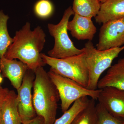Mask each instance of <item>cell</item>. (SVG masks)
Returning <instances> with one entry per match:
<instances>
[{
  "label": "cell",
  "instance_id": "30bf717a",
  "mask_svg": "<svg viewBox=\"0 0 124 124\" xmlns=\"http://www.w3.org/2000/svg\"><path fill=\"white\" fill-rule=\"evenodd\" d=\"M26 64L16 59L10 60L3 57L0 58V72L2 77L8 78L14 88L17 90L22 83L27 71Z\"/></svg>",
  "mask_w": 124,
  "mask_h": 124
},
{
  "label": "cell",
  "instance_id": "ffe728a7",
  "mask_svg": "<svg viewBox=\"0 0 124 124\" xmlns=\"http://www.w3.org/2000/svg\"><path fill=\"white\" fill-rule=\"evenodd\" d=\"M34 10L36 15L39 17L46 18L53 14L54 6L49 0H39L34 6Z\"/></svg>",
  "mask_w": 124,
  "mask_h": 124
},
{
  "label": "cell",
  "instance_id": "ac0fdd59",
  "mask_svg": "<svg viewBox=\"0 0 124 124\" xmlns=\"http://www.w3.org/2000/svg\"><path fill=\"white\" fill-rule=\"evenodd\" d=\"M97 121L95 100L91 98L88 106L78 114L71 124H96Z\"/></svg>",
  "mask_w": 124,
  "mask_h": 124
},
{
  "label": "cell",
  "instance_id": "4fadbf2b",
  "mask_svg": "<svg viewBox=\"0 0 124 124\" xmlns=\"http://www.w3.org/2000/svg\"><path fill=\"white\" fill-rule=\"evenodd\" d=\"M17 94L10 90L5 98L1 111L0 124H22L18 107Z\"/></svg>",
  "mask_w": 124,
  "mask_h": 124
},
{
  "label": "cell",
  "instance_id": "5bb4252c",
  "mask_svg": "<svg viewBox=\"0 0 124 124\" xmlns=\"http://www.w3.org/2000/svg\"><path fill=\"white\" fill-rule=\"evenodd\" d=\"M112 86L124 90V58L108 68L106 75L99 80L98 89Z\"/></svg>",
  "mask_w": 124,
  "mask_h": 124
},
{
  "label": "cell",
  "instance_id": "5b68a950",
  "mask_svg": "<svg viewBox=\"0 0 124 124\" xmlns=\"http://www.w3.org/2000/svg\"><path fill=\"white\" fill-rule=\"evenodd\" d=\"M75 14L70 6L64 11L62 17L57 24L48 23L49 33L54 39L53 48L48 52V56L57 59L64 58L79 55L84 52L74 45L68 34L67 25L71 16Z\"/></svg>",
  "mask_w": 124,
  "mask_h": 124
},
{
  "label": "cell",
  "instance_id": "9a60e30c",
  "mask_svg": "<svg viewBox=\"0 0 124 124\" xmlns=\"http://www.w3.org/2000/svg\"><path fill=\"white\" fill-rule=\"evenodd\" d=\"M101 5L99 0H73L72 8L75 14L92 19L98 13Z\"/></svg>",
  "mask_w": 124,
  "mask_h": 124
},
{
  "label": "cell",
  "instance_id": "277c9868",
  "mask_svg": "<svg viewBox=\"0 0 124 124\" xmlns=\"http://www.w3.org/2000/svg\"><path fill=\"white\" fill-rule=\"evenodd\" d=\"M41 55L45 64L50 67V70L73 80L87 88L89 81V71L84 51L79 55L62 59L51 58L42 53Z\"/></svg>",
  "mask_w": 124,
  "mask_h": 124
},
{
  "label": "cell",
  "instance_id": "6da1fadb",
  "mask_svg": "<svg viewBox=\"0 0 124 124\" xmlns=\"http://www.w3.org/2000/svg\"><path fill=\"white\" fill-rule=\"evenodd\" d=\"M46 37L40 27L38 26L32 31L31 23L27 22L22 29L16 32L13 42L4 57L10 60L19 59L34 71L37 68L46 64L41 55Z\"/></svg>",
  "mask_w": 124,
  "mask_h": 124
},
{
  "label": "cell",
  "instance_id": "e0dca14e",
  "mask_svg": "<svg viewBox=\"0 0 124 124\" xmlns=\"http://www.w3.org/2000/svg\"><path fill=\"white\" fill-rule=\"evenodd\" d=\"M9 19L3 10H0V58L4 56L9 46L13 42V38L10 37L7 29Z\"/></svg>",
  "mask_w": 124,
  "mask_h": 124
},
{
  "label": "cell",
  "instance_id": "ba28073f",
  "mask_svg": "<svg viewBox=\"0 0 124 124\" xmlns=\"http://www.w3.org/2000/svg\"><path fill=\"white\" fill-rule=\"evenodd\" d=\"M35 79L34 71L28 69L24 76L22 85L17 90L18 110L23 124L37 116L33 107L31 93Z\"/></svg>",
  "mask_w": 124,
  "mask_h": 124
},
{
  "label": "cell",
  "instance_id": "7c38bea8",
  "mask_svg": "<svg viewBox=\"0 0 124 124\" xmlns=\"http://www.w3.org/2000/svg\"><path fill=\"white\" fill-rule=\"evenodd\" d=\"M124 17V0H107L101 4L98 13L95 17L99 24Z\"/></svg>",
  "mask_w": 124,
  "mask_h": 124
},
{
  "label": "cell",
  "instance_id": "7402d4cb",
  "mask_svg": "<svg viewBox=\"0 0 124 124\" xmlns=\"http://www.w3.org/2000/svg\"><path fill=\"white\" fill-rule=\"evenodd\" d=\"M22 124H44V119L42 116L37 115L33 119Z\"/></svg>",
  "mask_w": 124,
  "mask_h": 124
},
{
  "label": "cell",
  "instance_id": "603a6c76",
  "mask_svg": "<svg viewBox=\"0 0 124 124\" xmlns=\"http://www.w3.org/2000/svg\"><path fill=\"white\" fill-rule=\"evenodd\" d=\"M2 81H3V78L0 74V85L2 83Z\"/></svg>",
  "mask_w": 124,
  "mask_h": 124
},
{
  "label": "cell",
  "instance_id": "d6986e66",
  "mask_svg": "<svg viewBox=\"0 0 124 124\" xmlns=\"http://www.w3.org/2000/svg\"><path fill=\"white\" fill-rule=\"evenodd\" d=\"M96 124H124V121L114 117L99 103L96 105Z\"/></svg>",
  "mask_w": 124,
  "mask_h": 124
},
{
  "label": "cell",
  "instance_id": "52a82bcc",
  "mask_svg": "<svg viewBox=\"0 0 124 124\" xmlns=\"http://www.w3.org/2000/svg\"><path fill=\"white\" fill-rule=\"evenodd\" d=\"M99 35L96 49L105 50L124 45V17L102 24Z\"/></svg>",
  "mask_w": 124,
  "mask_h": 124
},
{
  "label": "cell",
  "instance_id": "2e32d148",
  "mask_svg": "<svg viewBox=\"0 0 124 124\" xmlns=\"http://www.w3.org/2000/svg\"><path fill=\"white\" fill-rule=\"evenodd\" d=\"M89 101L88 97H83L76 100L61 117L55 120L54 124H71L78 114L88 106Z\"/></svg>",
  "mask_w": 124,
  "mask_h": 124
},
{
  "label": "cell",
  "instance_id": "8fae6325",
  "mask_svg": "<svg viewBox=\"0 0 124 124\" xmlns=\"http://www.w3.org/2000/svg\"><path fill=\"white\" fill-rule=\"evenodd\" d=\"M68 30L73 37L78 40L92 41L97 32V28L91 18L75 14L73 19L68 23Z\"/></svg>",
  "mask_w": 124,
  "mask_h": 124
},
{
  "label": "cell",
  "instance_id": "cb8c5ba5",
  "mask_svg": "<svg viewBox=\"0 0 124 124\" xmlns=\"http://www.w3.org/2000/svg\"><path fill=\"white\" fill-rule=\"evenodd\" d=\"M107 0H99V1L100 3L101 4H102V3H104V2H105V1H106Z\"/></svg>",
  "mask_w": 124,
  "mask_h": 124
},
{
  "label": "cell",
  "instance_id": "8992f818",
  "mask_svg": "<svg viewBox=\"0 0 124 124\" xmlns=\"http://www.w3.org/2000/svg\"><path fill=\"white\" fill-rule=\"evenodd\" d=\"M48 73L58 92L61 101V108L63 113L67 110L74 102L80 98L89 97L94 100H98L101 89H89L75 81L57 74L50 70Z\"/></svg>",
  "mask_w": 124,
  "mask_h": 124
},
{
  "label": "cell",
  "instance_id": "44dd1931",
  "mask_svg": "<svg viewBox=\"0 0 124 124\" xmlns=\"http://www.w3.org/2000/svg\"><path fill=\"white\" fill-rule=\"evenodd\" d=\"M10 90L7 88H4L0 85V119L1 111L3 102L7 97Z\"/></svg>",
  "mask_w": 124,
  "mask_h": 124
},
{
  "label": "cell",
  "instance_id": "3957f363",
  "mask_svg": "<svg viewBox=\"0 0 124 124\" xmlns=\"http://www.w3.org/2000/svg\"><path fill=\"white\" fill-rule=\"evenodd\" d=\"M85 54L89 71V81L87 88L97 89L99 78L102 73L111 66L113 60L124 50V45L105 50H99L89 41L83 48Z\"/></svg>",
  "mask_w": 124,
  "mask_h": 124
},
{
  "label": "cell",
  "instance_id": "9c48e42d",
  "mask_svg": "<svg viewBox=\"0 0 124 124\" xmlns=\"http://www.w3.org/2000/svg\"><path fill=\"white\" fill-rule=\"evenodd\" d=\"M99 103L112 116L124 121V90L112 86L101 89Z\"/></svg>",
  "mask_w": 124,
  "mask_h": 124
},
{
  "label": "cell",
  "instance_id": "7a4b0ae2",
  "mask_svg": "<svg viewBox=\"0 0 124 124\" xmlns=\"http://www.w3.org/2000/svg\"><path fill=\"white\" fill-rule=\"evenodd\" d=\"M32 101L37 115L44 119V124H54L60 99L57 88L43 67L34 71Z\"/></svg>",
  "mask_w": 124,
  "mask_h": 124
}]
</instances>
